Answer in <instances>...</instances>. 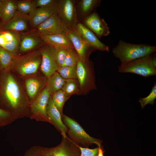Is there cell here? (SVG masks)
<instances>
[{"mask_svg": "<svg viewBox=\"0 0 156 156\" xmlns=\"http://www.w3.org/2000/svg\"><path fill=\"white\" fill-rule=\"evenodd\" d=\"M79 146L68 137H62L61 142L57 146L40 148L29 153L26 156H80Z\"/></svg>", "mask_w": 156, "mask_h": 156, "instance_id": "cell-6", "label": "cell"}, {"mask_svg": "<svg viewBox=\"0 0 156 156\" xmlns=\"http://www.w3.org/2000/svg\"><path fill=\"white\" fill-rule=\"evenodd\" d=\"M98 153L97 156H104L103 155L104 151H103V149L101 146L98 147Z\"/></svg>", "mask_w": 156, "mask_h": 156, "instance_id": "cell-36", "label": "cell"}, {"mask_svg": "<svg viewBox=\"0 0 156 156\" xmlns=\"http://www.w3.org/2000/svg\"><path fill=\"white\" fill-rule=\"evenodd\" d=\"M39 49L22 55H15L11 70L22 77L36 73L41 62Z\"/></svg>", "mask_w": 156, "mask_h": 156, "instance_id": "cell-4", "label": "cell"}, {"mask_svg": "<svg viewBox=\"0 0 156 156\" xmlns=\"http://www.w3.org/2000/svg\"><path fill=\"white\" fill-rule=\"evenodd\" d=\"M23 77L25 91L29 98L32 101L44 88L45 82L36 74Z\"/></svg>", "mask_w": 156, "mask_h": 156, "instance_id": "cell-17", "label": "cell"}, {"mask_svg": "<svg viewBox=\"0 0 156 156\" xmlns=\"http://www.w3.org/2000/svg\"><path fill=\"white\" fill-rule=\"evenodd\" d=\"M81 152L80 156H97L99 148L90 149L79 146Z\"/></svg>", "mask_w": 156, "mask_h": 156, "instance_id": "cell-33", "label": "cell"}, {"mask_svg": "<svg viewBox=\"0 0 156 156\" xmlns=\"http://www.w3.org/2000/svg\"><path fill=\"white\" fill-rule=\"evenodd\" d=\"M3 4L2 1L0 0V13H1Z\"/></svg>", "mask_w": 156, "mask_h": 156, "instance_id": "cell-37", "label": "cell"}, {"mask_svg": "<svg viewBox=\"0 0 156 156\" xmlns=\"http://www.w3.org/2000/svg\"><path fill=\"white\" fill-rule=\"evenodd\" d=\"M45 44L38 33H26L21 34V39L19 51L25 52Z\"/></svg>", "mask_w": 156, "mask_h": 156, "instance_id": "cell-18", "label": "cell"}, {"mask_svg": "<svg viewBox=\"0 0 156 156\" xmlns=\"http://www.w3.org/2000/svg\"><path fill=\"white\" fill-rule=\"evenodd\" d=\"M17 11L25 15L29 14L36 8L34 0H22L16 1Z\"/></svg>", "mask_w": 156, "mask_h": 156, "instance_id": "cell-27", "label": "cell"}, {"mask_svg": "<svg viewBox=\"0 0 156 156\" xmlns=\"http://www.w3.org/2000/svg\"><path fill=\"white\" fill-rule=\"evenodd\" d=\"M156 52V46L145 44H135L120 40L112 50L114 56L121 63L148 55Z\"/></svg>", "mask_w": 156, "mask_h": 156, "instance_id": "cell-2", "label": "cell"}, {"mask_svg": "<svg viewBox=\"0 0 156 156\" xmlns=\"http://www.w3.org/2000/svg\"><path fill=\"white\" fill-rule=\"evenodd\" d=\"M9 115V112L0 108V121L6 118Z\"/></svg>", "mask_w": 156, "mask_h": 156, "instance_id": "cell-35", "label": "cell"}, {"mask_svg": "<svg viewBox=\"0 0 156 156\" xmlns=\"http://www.w3.org/2000/svg\"><path fill=\"white\" fill-rule=\"evenodd\" d=\"M57 13L56 4L46 7L36 8L28 15L29 23L32 27H37L49 17Z\"/></svg>", "mask_w": 156, "mask_h": 156, "instance_id": "cell-15", "label": "cell"}, {"mask_svg": "<svg viewBox=\"0 0 156 156\" xmlns=\"http://www.w3.org/2000/svg\"><path fill=\"white\" fill-rule=\"evenodd\" d=\"M152 54L121 63L118 66V72L135 74L145 78L155 75L156 58Z\"/></svg>", "mask_w": 156, "mask_h": 156, "instance_id": "cell-3", "label": "cell"}, {"mask_svg": "<svg viewBox=\"0 0 156 156\" xmlns=\"http://www.w3.org/2000/svg\"><path fill=\"white\" fill-rule=\"evenodd\" d=\"M20 39L19 33L5 30L0 31V47L14 55H17Z\"/></svg>", "mask_w": 156, "mask_h": 156, "instance_id": "cell-11", "label": "cell"}, {"mask_svg": "<svg viewBox=\"0 0 156 156\" xmlns=\"http://www.w3.org/2000/svg\"><path fill=\"white\" fill-rule=\"evenodd\" d=\"M55 48V60L59 68L62 66L64 64L67 55V49L60 48Z\"/></svg>", "mask_w": 156, "mask_h": 156, "instance_id": "cell-32", "label": "cell"}, {"mask_svg": "<svg viewBox=\"0 0 156 156\" xmlns=\"http://www.w3.org/2000/svg\"><path fill=\"white\" fill-rule=\"evenodd\" d=\"M156 99V83L155 82L149 94L146 97L140 98L139 100L142 108H144L148 104L153 105Z\"/></svg>", "mask_w": 156, "mask_h": 156, "instance_id": "cell-31", "label": "cell"}, {"mask_svg": "<svg viewBox=\"0 0 156 156\" xmlns=\"http://www.w3.org/2000/svg\"><path fill=\"white\" fill-rule=\"evenodd\" d=\"M57 1L55 0H34V2L36 8L46 7L55 4Z\"/></svg>", "mask_w": 156, "mask_h": 156, "instance_id": "cell-34", "label": "cell"}, {"mask_svg": "<svg viewBox=\"0 0 156 156\" xmlns=\"http://www.w3.org/2000/svg\"><path fill=\"white\" fill-rule=\"evenodd\" d=\"M79 60V57L75 49H67V55L62 66H76Z\"/></svg>", "mask_w": 156, "mask_h": 156, "instance_id": "cell-30", "label": "cell"}, {"mask_svg": "<svg viewBox=\"0 0 156 156\" xmlns=\"http://www.w3.org/2000/svg\"><path fill=\"white\" fill-rule=\"evenodd\" d=\"M45 43L54 48H60L66 49H74L73 44L65 34L47 35L38 34Z\"/></svg>", "mask_w": 156, "mask_h": 156, "instance_id": "cell-19", "label": "cell"}, {"mask_svg": "<svg viewBox=\"0 0 156 156\" xmlns=\"http://www.w3.org/2000/svg\"><path fill=\"white\" fill-rule=\"evenodd\" d=\"M62 90L66 96L69 97L73 94L78 93L79 91L78 82L76 79H66Z\"/></svg>", "mask_w": 156, "mask_h": 156, "instance_id": "cell-28", "label": "cell"}, {"mask_svg": "<svg viewBox=\"0 0 156 156\" xmlns=\"http://www.w3.org/2000/svg\"><path fill=\"white\" fill-rule=\"evenodd\" d=\"M50 96L46 86L40 92L32 101L31 108L33 113L38 115L43 120L51 123L46 112L47 105Z\"/></svg>", "mask_w": 156, "mask_h": 156, "instance_id": "cell-12", "label": "cell"}, {"mask_svg": "<svg viewBox=\"0 0 156 156\" xmlns=\"http://www.w3.org/2000/svg\"><path fill=\"white\" fill-rule=\"evenodd\" d=\"M62 117L63 122L68 128L67 133L69 138L73 142L85 147H88L93 144H96L98 147L101 146L102 141L90 136L75 120L63 114Z\"/></svg>", "mask_w": 156, "mask_h": 156, "instance_id": "cell-5", "label": "cell"}, {"mask_svg": "<svg viewBox=\"0 0 156 156\" xmlns=\"http://www.w3.org/2000/svg\"><path fill=\"white\" fill-rule=\"evenodd\" d=\"M75 31L91 47L95 50L109 51V47L101 41L96 35L83 24L79 22Z\"/></svg>", "mask_w": 156, "mask_h": 156, "instance_id": "cell-13", "label": "cell"}, {"mask_svg": "<svg viewBox=\"0 0 156 156\" xmlns=\"http://www.w3.org/2000/svg\"><path fill=\"white\" fill-rule=\"evenodd\" d=\"M39 50L42 58L41 70L47 78L57 71L58 68L55 58V48L45 43L40 47Z\"/></svg>", "mask_w": 156, "mask_h": 156, "instance_id": "cell-8", "label": "cell"}, {"mask_svg": "<svg viewBox=\"0 0 156 156\" xmlns=\"http://www.w3.org/2000/svg\"><path fill=\"white\" fill-rule=\"evenodd\" d=\"M51 96L54 105L62 116L63 106L69 97L66 96L62 89L55 92Z\"/></svg>", "mask_w": 156, "mask_h": 156, "instance_id": "cell-26", "label": "cell"}, {"mask_svg": "<svg viewBox=\"0 0 156 156\" xmlns=\"http://www.w3.org/2000/svg\"><path fill=\"white\" fill-rule=\"evenodd\" d=\"M29 23L28 15H23L17 11L11 19L4 23L3 27L5 30L20 33L27 29Z\"/></svg>", "mask_w": 156, "mask_h": 156, "instance_id": "cell-20", "label": "cell"}, {"mask_svg": "<svg viewBox=\"0 0 156 156\" xmlns=\"http://www.w3.org/2000/svg\"><path fill=\"white\" fill-rule=\"evenodd\" d=\"M14 55L0 47V68L3 71L11 70Z\"/></svg>", "mask_w": 156, "mask_h": 156, "instance_id": "cell-23", "label": "cell"}, {"mask_svg": "<svg viewBox=\"0 0 156 156\" xmlns=\"http://www.w3.org/2000/svg\"><path fill=\"white\" fill-rule=\"evenodd\" d=\"M46 112L49 120L61 132L62 137H67L68 128L62 120V116L54 105L51 96L49 98L46 108Z\"/></svg>", "mask_w": 156, "mask_h": 156, "instance_id": "cell-16", "label": "cell"}, {"mask_svg": "<svg viewBox=\"0 0 156 156\" xmlns=\"http://www.w3.org/2000/svg\"><path fill=\"white\" fill-rule=\"evenodd\" d=\"M57 72L64 79H77L76 66H63L59 67Z\"/></svg>", "mask_w": 156, "mask_h": 156, "instance_id": "cell-29", "label": "cell"}, {"mask_svg": "<svg viewBox=\"0 0 156 156\" xmlns=\"http://www.w3.org/2000/svg\"><path fill=\"white\" fill-rule=\"evenodd\" d=\"M66 79L63 78L56 71L47 77L46 86L51 96L56 91L62 89Z\"/></svg>", "mask_w": 156, "mask_h": 156, "instance_id": "cell-21", "label": "cell"}, {"mask_svg": "<svg viewBox=\"0 0 156 156\" xmlns=\"http://www.w3.org/2000/svg\"><path fill=\"white\" fill-rule=\"evenodd\" d=\"M83 24L98 38L106 36L110 33L109 28L105 20L96 12H93L85 17Z\"/></svg>", "mask_w": 156, "mask_h": 156, "instance_id": "cell-9", "label": "cell"}, {"mask_svg": "<svg viewBox=\"0 0 156 156\" xmlns=\"http://www.w3.org/2000/svg\"></svg>", "mask_w": 156, "mask_h": 156, "instance_id": "cell-39", "label": "cell"}, {"mask_svg": "<svg viewBox=\"0 0 156 156\" xmlns=\"http://www.w3.org/2000/svg\"><path fill=\"white\" fill-rule=\"evenodd\" d=\"M0 17L4 23L9 21L17 12L16 1L12 0L2 1Z\"/></svg>", "mask_w": 156, "mask_h": 156, "instance_id": "cell-22", "label": "cell"}, {"mask_svg": "<svg viewBox=\"0 0 156 156\" xmlns=\"http://www.w3.org/2000/svg\"><path fill=\"white\" fill-rule=\"evenodd\" d=\"M10 71H3L0 84V93L11 107L15 109L22 100L28 96L22 84Z\"/></svg>", "mask_w": 156, "mask_h": 156, "instance_id": "cell-1", "label": "cell"}, {"mask_svg": "<svg viewBox=\"0 0 156 156\" xmlns=\"http://www.w3.org/2000/svg\"><path fill=\"white\" fill-rule=\"evenodd\" d=\"M38 34L47 35L65 34L66 27L59 18L57 14L48 18L37 27Z\"/></svg>", "mask_w": 156, "mask_h": 156, "instance_id": "cell-10", "label": "cell"}, {"mask_svg": "<svg viewBox=\"0 0 156 156\" xmlns=\"http://www.w3.org/2000/svg\"><path fill=\"white\" fill-rule=\"evenodd\" d=\"M101 2L99 0H81L79 3V8L82 15L86 17L92 13V11L99 6Z\"/></svg>", "mask_w": 156, "mask_h": 156, "instance_id": "cell-24", "label": "cell"}, {"mask_svg": "<svg viewBox=\"0 0 156 156\" xmlns=\"http://www.w3.org/2000/svg\"><path fill=\"white\" fill-rule=\"evenodd\" d=\"M75 4V1L72 0H57L56 3L59 18L66 28L73 30H75L79 23Z\"/></svg>", "mask_w": 156, "mask_h": 156, "instance_id": "cell-7", "label": "cell"}, {"mask_svg": "<svg viewBox=\"0 0 156 156\" xmlns=\"http://www.w3.org/2000/svg\"><path fill=\"white\" fill-rule=\"evenodd\" d=\"M65 35L73 44L81 61H85L87 54L90 50H95L88 45L76 31L70 30L67 28Z\"/></svg>", "mask_w": 156, "mask_h": 156, "instance_id": "cell-14", "label": "cell"}, {"mask_svg": "<svg viewBox=\"0 0 156 156\" xmlns=\"http://www.w3.org/2000/svg\"><path fill=\"white\" fill-rule=\"evenodd\" d=\"M76 73L80 87L82 88L86 83L88 76L87 69L85 64V62L80 59L76 66Z\"/></svg>", "mask_w": 156, "mask_h": 156, "instance_id": "cell-25", "label": "cell"}, {"mask_svg": "<svg viewBox=\"0 0 156 156\" xmlns=\"http://www.w3.org/2000/svg\"><path fill=\"white\" fill-rule=\"evenodd\" d=\"M1 13H0V17Z\"/></svg>", "mask_w": 156, "mask_h": 156, "instance_id": "cell-38", "label": "cell"}]
</instances>
